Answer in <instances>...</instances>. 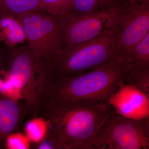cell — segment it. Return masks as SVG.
<instances>
[{
    "label": "cell",
    "instance_id": "cell-1",
    "mask_svg": "<svg viewBox=\"0 0 149 149\" xmlns=\"http://www.w3.org/2000/svg\"><path fill=\"white\" fill-rule=\"evenodd\" d=\"M113 110L106 102L45 100L38 116L63 149H91L94 136Z\"/></svg>",
    "mask_w": 149,
    "mask_h": 149
},
{
    "label": "cell",
    "instance_id": "cell-2",
    "mask_svg": "<svg viewBox=\"0 0 149 149\" xmlns=\"http://www.w3.org/2000/svg\"><path fill=\"white\" fill-rule=\"evenodd\" d=\"M124 70V63L118 59L80 75L48 77L38 85L39 104L45 100L107 102L123 84Z\"/></svg>",
    "mask_w": 149,
    "mask_h": 149
},
{
    "label": "cell",
    "instance_id": "cell-3",
    "mask_svg": "<svg viewBox=\"0 0 149 149\" xmlns=\"http://www.w3.org/2000/svg\"><path fill=\"white\" fill-rule=\"evenodd\" d=\"M118 59L113 30L87 42L62 49L49 67L48 77L80 75Z\"/></svg>",
    "mask_w": 149,
    "mask_h": 149
},
{
    "label": "cell",
    "instance_id": "cell-4",
    "mask_svg": "<svg viewBox=\"0 0 149 149\" xmlns=\"http://www.w3.org/2000/svg\"><path fill=\"white\" fill-rule=\"evenodd\" d=\"M93 149H149V118L131 119L113 110L94 136Z\"/></svg>",
    "mask_w": 149,
    "mask_h": 149
},
{
    "label": "cell",
    "instance_id": "cell-5",
    "mask_svg": "<svg viewBox=\"0 0 149 149\" xmlns=\"http://www.w3.org/2000/svg\"><path fill=\"white\" fill-rule=\"evenodd\" d=\"M7 70L10 77L20 89L28 114L32 117H37L39 80L47 70V65L27 45L7 48Z\"/></svg>",
    "mask_w": 149,
    "mask_h": 149
},
{
    "label": "cell",
    "instance_id": "cell-6",
    "mask_svg": "<svg viewBox=\"0 0 149 149\" xmlns=\"http://www.w3.org/2000/svg\"><path fill=\"white\" fill-rule=\"evenodd\" d=\"M17 17L24 27L27 46L49 67L61 49V19L44 11Z\"/></svg>",
    "mask_w": 149,
    "mask_h": 149
},
{
    "label": "cell",
    "instance_id": "cell-7",
    "mask_svg": "<svg viewBox=\"0 0 149 149\" xmlns=\"http://www.w3.org/2000/svg\"><path fill=\"white\" fill-rule=\"evenodd\" d=\"M119 5L85 15L60 18L61 49L87 42L113 31Z\"/></svg>",
    "mask_w": 149,
    "mask_h": 149
},
{
    "label": "cell",
    "instance_id": "cell-8",
    "mask_svg": "<svg viewBox=\"0 0 149 149\" xmlns=\"http://www.w3.org/2000/svg\"><path fill=\"white\" fill-rule=\"evenodd\" d=\"M114 33L118 56L123 61L130 50L149 33V4L119 6Z\"/></svg>",
    "mask_w": 149,
    "mask_h": 149
},
{
    "label": "cell",
    "instance_id": "cell-9",
    "mask_svg": "<svg viewBox=\"0 0 149 149\" xmlns=\"http://www.w3.org/2000/svg\"><path fill=\"white\" fill-rule=\"evenodd\" d=\"M118 114L136 119L149 118V96L132 85L124 83L107 101Z\"/></svg>",
    "mask_w": 149,
    "mask_h": 149
},
{
    "label": "cell",
    "instance_id": "cell-10",
    "mask_svg": "<svg viewBox=\"0 0 149 149\" xmlns=\"http://www.w3.org/2000/svg\"><path fill=\"white\" fill-rule=\"evenodd\" d=\"M27 114L24 104L0 92V149L6 148L7 139L19 129Z\"/></svg>",
    "mask_w": 149,
    "mask_h": 149
},
{
    "label": "cell",
    "instance_id": "cell-11",
    "mask_svg": "<svg viewBox=\"0 0 149 149\" xmlns=\"http://www.w3.org/2000/svg\"><path fill=\"white\" fill-rule=\"evenodd\" d=\"M26 41L25 30L17 16L0 15V42L7 48H13Z\"/></svg>",
    "mask_w": 149,
    "mask_h": 149
},
{
    "label": "cell",
    "instance_id": "cell-12",
    "mask_svg": "<svg viewBox=\"0 0 149 149\" xmlns=\"http://www.w3.org/2000/svg\"><path fill=\"white\" fill-rule=\"evenodd\" d=\"M123 73L136 74L149 70V33L126 56Z\"/></svg>",
    "mask_w": 149,
    "mask_h": 149
},
{
    "label": "cell",
    "instance_id": "cell-13",
    "mask_svg": "<svg viewBox=\"0 0 149 149\" xmlns=\"http://www.w3.org/2000/svg\"><path fill=\"white\" fill-rule=\"evenodd\" d=\"M123 4L120 0H71L68 16H77L92 13L114 6Z\"/></svg>",
    "mask_w": 149,
    "mask_h": 149
},
{
    "label": "cell",
    "instance_id": "cell-14",
    "mask_svg": "<svg viewBox=\"0 0 149 149\" xmlns=\"http://www.w3.org/2000/svg\"><path fill=\"white\" fill-rule=\"evenodd\" d=\"M37 11H43L40 0H0V15L17 16Z\"/></svg>",
    "mask_w": 149,
    "mask_h": 149
},
{
    "label": "cell",
    "instance_id": "cell-15",
    "mask_svg": "<svg viewBox=\"0 0 149 149\" xmlns=\"http://www.w3.org/2000/svg\"><path fill=\"white\" fill-rule=\"evenodd\" d=\"M43 10L58 17L68 15L70 10L71 0H40Z\"/></svg>",
    "mask_w": 149,
    "mask_h": 149
},
{
    "label": "cell",
    "instance_id": "cell-16",
    "mask_svg": "<svg viewBox=\"0 0 149 149\" xmlns=\"http://www.w3.org/2000/svg\"><path fill=\"white\" fill-rule=\"evenodd\" d=\"M123 83L132 85L149 96V70L134 74H123Z\"/></svg>",
    "mask_w": 149,
    "mask_h": 149
},
{
    "label": "cell",
    "instance_id": "cell-17",
    "mask_svg": "<svg viewBox=\"0 0 149 149\" xmlns=\"http://www.w3.org/2000/svg\"><path fill=\"white\" fill-rule=\"evenodd\" d=\"M34 148L36 149H63V147L55 137L48 130L45 136L35 145Z\"/></svg>",
    "mask_w": 149,
    "mask_h": 149
},
{
    "label": "cell",
    "instance_id": "cell-18",
    "mask_svg": "<svg viewBox=\"0 0 149 149\" xmlns=\"http://www.w3.org/2000/svg\"><path fill=\"white\" fill-rule=\"evenodd\" d=\"M1 44L0 42V76L7 68V50Z\"/></svg>",
    "mask_w": 149,
    "mask_h": 149
},
{
    "label": "cell",
    "instance_id": "cell-19",
    "mask_svg": "<svg viewBox=\"0 0 149 149\" xmlns=\"http://www.w3.org/2000/svg\"><path fill=\"white\" fill-rule=\"evenodd\" d=\"M123 3H144L149 4L147 3L145 1V0H120Z\"/></svg>",
    "mask_w": 149,
    "mask_h": 149
},
{
    "label": "cell",
    "instance_id": "cell-20",
    "mask_svg": "<svg viewBox=\"0 0 149 149\" xmlns=\"http://www.w3.org/2000/svg\"><path fill=\"white\" fill-rule=\"evenodd\" d=\"M145 1L146 2V3H147L149 4V0H145Z\"/></svg>",
    "mask_w": 149,
    "mask_h": 149
}]
</instances>
